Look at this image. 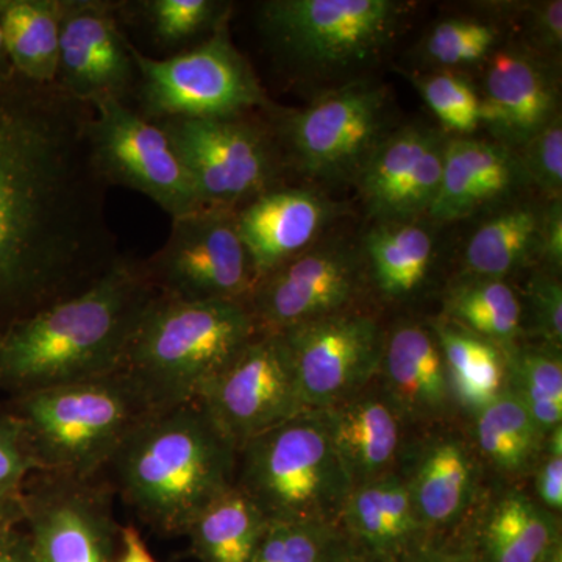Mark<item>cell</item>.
Here are the masks:
<instances>
[{
  "label": "cell",
  "instance_id": "6da1fadb",
  "mask_svg": "<svg viewBox=\"0 0 562 562\" xmlns=\"http://www.w3.org/2000/svg\"><path fill=\"white\" fill-rule=\"evenodd\" d=\"M92 106L14 72L0 81V336L120 261L90 144Z\"/></svg>",
  "mask_w": 562,
  "mask_h": 562
},
{
  "label": "cell",
  "instance_id": "7a4b0ae2",
  "mask_svg": "<svg viewBox=\"0 0 562 562\" xmlns=\"http://www.w3.org/2000/svg\"><path fill=\"white\" fill-rule=\"evenodd\" d=\"M143 262L105 276L0 336V387L27 392L120 372L139 317L157 295Z\"/></svg>",
  "mask_w": 562,
  "mask_h": 562
},
{
  "label": "cell",
  "instance_id": "3957f363",
  "mask_svg": "<svg viewBox=\"0 0 562 562\" xmlns=\"http://www.w3.org/2000/svg\"><path fill=\"white\" fill-rule=\"evenodd\" d=\"M110 464L125 502L161 535L184 536L211 501L236 483L238 447L201 402L150 412Z\"/></svg>",
  "mask_w": 562,
  "mask_h": 562
},
{
  "label": "cell",
  "instance_id": "277c9868",
  "mask_svg": "<svg viewBox=\"0 0 562 562\" xmlns=\"http://www.w3.org/2000/svg\"><path fill=\"white\" fill-rule=\"evenodd\" d=\"M258 335L249 306L157 292L133 331L121 372L151 412L198 402Z\"/></svg>",
  "mask_w": 562,
  "mask_h": 562
},
{
  "label": "cell",
  "instance_id": "5b68a950",
  "mask_svg": "<svg viewBox=\"0 0 562 562\" xmlns=\"http://www.w3.org/2000/svg\"><path fill=\"white\" fill-rule=\"evenodd\" d=\"M151 409L124 372L22 394L18 420L36 469L85 482Z\"/></svg>",
  "mask_w": 562,
  "mask_h": 562
},
{
  "label": "cell",
  "instance_id": "8992f818",
  "mask_svg": "<svg viewBox=\"0 0 562 562\" xmlns=\"http://www.w3.org/2000/svg\"><path fill=\"white\" fill-rule=\"evenodd\" d=\"M236 484L273 520L338 525L353 487L324 413L305 409L238 450Z\"/></svg>",
  "mask_w": 562,
  "mask_h": 562
},
{
  "label": "cell",
  "instance_id": "52a82bcc",
  "mask_svg": "<svg viewBox=\"0 0 562 562\" xmlns=\"http://www.w3.org/2000/svg\"><path fill=\"white\" fill-rule=\"evenodd\" d=\"M138 83L135 109L151 122L173 117H224L268 106L249 63L233 46L228 21L203 43L154 58L133 49Z\"/></svg>",
  "mask_w": 562,
  "mask_h": 562
},
{
  "label": "cell",
  "instance_id": "ba28073f",
  "mask_svg": "<svg viewBox=\"0 0 562 562\" xmlns=\"http://www.w3.org/2000/svg\"><path fill=\"white\" fill-rule=\"evenodd\" d=\"M157 124L171 140L202 206L238 211L277 188L276 143L247 113L173 117Z\"/></svg>",
  "mask_w": 562,
  "mask_h": 562
},
{
  "label": "cell",
  "instance_id": "9c48e42d",
  "mask_svg": "<svg viewBox=\"0 0 562 562\" xmlns=\"http://www.w3.org/2000/svg\"><path fill=\"white\" fill-rule=\"evenodd\" d=\"M144 266L155 290L183 301L249 305L258 284L235 210L201 206L173 217L169 238Z\"/></svg>",
  "mask_w": 562,
  "mask_h": 562
},
{
  "label": "cell",
  "instance_id": "30bf717a",
  "mask_svg": "<svg viewBox=\"0 0 562 562\" xmlns=\"http://www.w3.org/2000/svg\"><path fill=\"white\" fill-rule=\"evenodd\" d=\"M398 5L390 0H271L260 27L273 49L317 68L368 61L394 36Z\"/></svg>",
  "mask_w": 562,
  "mask_h": 562
},
{
  "label": "cell",
  "instance_id": "8fae6325",
  "mask_svg": "<svg viewBox=\"0 0 562 562\" xmlns=\"http://www.w3.org/2000/svg\"><path fill=\"white\" fill-rule=\"evenodd\" d=\"M91 106L92 162L106 187L140 192L171 220L201 209L187 169L157 122L116 99Z\"/></svg>",
  "mask_w": 562,
  "mask_h": 562
},
{
  "label": "cell",
  "instance_id": "7c38bea8",
  "mask_svg": "<svg viewBox=\"0 0 562 562\" xmlns=\"http://www.w3.org/2000/svg\"><path fill=\"white\" fill-rule=\"evenodd\" d=\"M303 408L325 412L360 394L380 372L382 328L364 314L336 313L280 333Z\"/></svg>",
  "mask_w": 562,
  "mask_h": 562
},
{
  "label": "cell",
  "instance_id": "4fadbf2b",
  "mask_svg": "<svg viewBox=\"0 0 562 562\" xmlns=\"http://www.w3.org/2000/svg\"><path fill=\"white\" fill-rule=\"evenodd\" d=\"M198 402L238 450L255 436L305 412L283 336L266 333H258L233 358Z\"/></svg>",
  "mask_w": 562,
  "mask_h": 562
},
{
  "label": "cell",
  "instance_id": "5bb4252c",
  "mask_svg": "<svg viewBox=\"0 0 562 562\" xmlns=\"http://www.w3.org/2000/svg\"><path fill=\"white\" fill-rule=\"evenodd\" d=\"M121 22L117 2L66 0L55 85L69 98L88 105L101 99L131 101L138 68Z\"/></svg>",
  "mask_w": 562,
  "mask_h": 562
},
{
  "label": "cell",
  "instance_id": "9a60e30c",
  "mask_svg": "<svg viewBox=\"0 0 562 562\" xmlns=\"http://www.w3.org/2000/svg\"><path fill=\"white\" fill-rule=\"evenodd\" d=\"M360 268L339 247L303 251L258 281L249 310L258 333L280 335L341 313L357 294Z\"/></svg>",
  "mask_w": 562,
  "mask_h": 562
},
{
  "label": "cell",
  "instance_id": "2e32d148",
  "mask_svg": "<svg viewBox=\"0 0 562 562\" xmlns=\"http://www.w3.org/2000/svg\"><path fill=\"white\" fill-rule=\"evenodd\" d=\"M383 111L382 90L353 87L335 92L286 121L288 149L302 171L344 176L372 154Z\"/></svg>",
  "mask_w": 562,
  "mask_h": 562
},
{
  "label": "cell",
  "instance_id": "e0dca14e",
  "mask_svg": "<svg viewBox=\"0 0 562 562\" xmlns=\"http://www.w3.org/2000/svg\"><path fill=\"white\" fill-rule=\"evenodd\" d=\"M58 484L25 497V522L35 562H114L120 527L101 495L83 482Z\"/></svg>",
  "mask_w": 562,
  "mask_h": 562
},
{
  "label": "cell",
  "instance_id": "ac0fdd59",
  "mask_svg": "<svg viewBox=\"0 0 562 562\" xmlns=\"http://www.w3.org/2000/svg\"><path fill=\"white\" fill-rule=\"evenodd\" d=\"M443 147L438 135L422 128L398 133L375 147L361 180L373 213L397 220L430 210L441 187Z\"/></svg>",
  "mask_w": 562,
  "mask_h": 562
},
{
  "label": "cell",
  "instance_id": "d6986e66",
  "mask_svg": "<svg viewBox=\"0 0 562 562\" xmlns=\"http://www.w3.org/2000/svg\"><path fill=\"white\" fill-rule=\"evenodd\" d=\"M327 221V205L302 188H273L236 211L257 281L308 249Z\"/></svg>",
  "mask_w": 562,
  "mask_h": 562
},
{
  "label": "cell",
  "instance_id": "ffe728a7",
  "mask_svg": "<svg viewBox=\"0 0 562 562\" xmlns=\"http://www.w3.org/2000/svg\"><path fill=\"white\" fill-rule=\"evenodd\" d=\"M380 372L402 419H435L454 402L441 346L419 325H403L387 336Z\"/></svg>",
  "mask_w": 562,
  "mask_h": 562
},
{
  "label": "cell",
  "instance_id": "44dd1931",
  "mask_svg": "<svg viewBox=\"0 0 562 562\" xmlns=\"http://www.w3.org/2000/svg\"><path fill=\"white\" fill-rule=\"evenodd\" d=\"M480 121L509 143L524 144L557 116V95L542 66L519 52L495 55L486 72Z\"/></svg>",
  "mask_w": 562,
  "mask_h": 562
},
{
  "label": "cell",
  "instance_id": "7402d4cb",
  "mask_svg": "<svg viewBox=\"0 0 562 562\" xmlns=\"http://www.w3.org/2000/svg\"><path fill=\"white\" fill-rule=\"evenodd\" d=\"M322 413L353 486L390 475L401 449L402 416L386 394L362 391Z\"/></svg>",
  "mask_w": 562,
  "mask_h": 562
},
{
  "label": "cell",
  "instance_id": "603a6c76",
  "mask_svg": "<svg viewBox=\"0 0 562 562\" xmlns=\"http://www.w3.org/2000/svg\"><path fill=\"white\" fill-rule=\"evenodd\" d=\"M338 527L390 562H406L425 543L405 480L382 476L351 487Z\"/></svg>",
  "mask_w": 562,
  "mask_h": 562
},
{
  "label": "cell",
  "instance_id": "cb8c5ba5",
  "mask_svg": "<svg viewBox=\"0 0 562 562\" xmlns=\"http://www.w3.org/2000/svg\"><path fill=\"white\" fill-rule=\"evenodd\" d=\"M516 171L506 147L486 140H449L443 147L441 187L428 213L441 222L468 216L508 191Z\"/></svg>",
  "mask_w": 562,
  "mask_h": 562
},
{
  "label": "cell",
  "instance_id": "d4e9b609",
  "mask_svg": "<svg viewBox=\"0 0 562 562\" xmlns=\"http://www.w3.org/2000/svg\"><path fill=\"white\" fill-rule=\"evenodd\" d=\"M414 513L425 535L460 522L476 490V464L457 438L431 442L406 482Z\"/></svg>",
  "mask_w": 562,
  "mask_h": 562
},
{
  "label": "cell",
  "instance_id": "484cf974",
  "mask_svg": "<svg viewBox=\"0 0 562 562\" xmlns=\"http://www.w3.org/2000/svg\"><path fill=\"white\" fill-rule=\"evenodd\" d=\"M562 542L557 514L522 492H509L492 506L469 549L473 562H541Z\"/></svg>",
  "mask_w": 562,
  "mask_h": 562
},
{
  "label": "cell",
  "instance_id": "4316f807",
  "mask_svg": "<svg viewBox=\"0 0 562 562\" xmlns=\"http://www.w3.org/2000/svg\"><path fill=\"white\" fill-rule=\"evenodd\" d=\"M66 0H0V32L13 70L41 85L57 80Z\"/></svg>",
  "mask_w": 562,
  "mask_h": 562
},
{
  "label": "cell",
  "instance_id": "83f0119b",
  "mask_svg": "<svg viewBox=\"0 0 562 562\" xmlns=\"http://www.w3.org/2000/svg\"><path fill=\"white\" fill-rule=\"evenodd\" d=\"M269 520L233 484L195 516L184 536L199 562H251Z\"/></svg>",
  "mask_w": 562,
  "mask_h": 562
},
{
  "label": "cell",
  "instance_id": "f1b7e54d",
  "mask_svg": "<svg viewBox=\"0 0 562 562\" xmlns=\"http://www.w3.org/2000/svg\"><path fill=\"white\" fill-rule=\"evenodd\" d=\"M441 346L454 402L472 414L498 397L508 386L505 349L462 328L439 324Z\"/></svg>",
  "mask_w": 562,
  "mask_h": 562
},
{
  "label": "cell",
  "instance_id": "f546056e",
  "mask_svg": "<svg viewBox=\"0 0 562 562\" xmlns=\"http://www.w3.org/2000/svg\"><path fill=\"white\" fill-rule=\"evenodd\" d=\"M475 438L483 457L512 476L535 469L546 441L525 403L508 386L475 414Z\"/></svg>",
  "mask_w": 562,
  "mask_h": 562
},
{
  "label": "cell",
  "instance_id": "4dcf8cb0",
  "mask_svg": "<svg viewBox=\"0 0 562 562\" xmlns=\"http://www.w3.org/2000/svg\"><path fill=\"white\" fill-rule=\"evenodd\" d=\"M117 13L143 25L160 49L176 54L203 43L231 16L228 7L216 0L117 2Z\"/></svg>",
  "mask_w": 562,
  "mask_h": 562
},
{
  "label": "cell",
  "instance_id": "1f68e13d",
  "mask_svg": "<svg viewBox=\"0 0 562 562\" xmlns=\"http://www.w3.org/2000/svg\"><path fill=\"white\" fill-rule=\"evenodd\" d=\"M430 233L419 225H380L366 239L373 277L390 297H406L424 283L432 258Z\"/></svg>",
  "mask_w": 562,
  "mask_h": 562
},
{
  "label": "cell",
  "instance_id": "d6a6232c",
  "mask_svg": "<svg viewBox=\"0 0 562 562\" xmlns=\"http://www.w3.org/2000/svg\"><path fill=\"white\" fill-rule=\"evenodd\" d=\"M541 217L528 206L503 211L484 222L465 247L469 271L479 279L502 280L538 249Z\"/></svg>",
  "mask_w": 562,
  "mask_h": 562
},
{
  "label": "cell",
  "instance_id": "836d02e7",
  "mask_svg": "<svg viewBox=\"0 0 562 562\" xmlns=\"http://www.w3.org/2000/svg\"><path fill=\"white\" fill-rule=\"evenodd\" d=\"M446 306L462 330H471L502 349L512 346L520 333L522 305L502 280L476 277L457 284L447 295Z\"/></svg>",
  "mask_w": 562,
  "mask_h": 562
},
{
  "label": "cell",
  "instance_id": "e575fe53",
  "mask_svg": "<svg viewBox=\"0 0 562 562\" xmlns=\"http://www.w3.org/2000/svg\"><path fill=\"white\" fill-rule=\"evenodd\" d=\"M506 369L509 390L519 395L543 436L561 427V350L550 347L512 349L506 353Z\"/></svg>",
  "mask_w": 562,
  "mask_h": 562
},
{
  "label": "cell",
  "instance_id": "d590c367",
  "mask_svg": "<svg viewBox=\"0 0 562 562\" xmlns=\"http://www.w3.org/2000/svg\"><path fill=\"white\" fill-rule=\"evenodd\" d=\"M336 530V524L273 520L251 562H321Z\"/></svg>",
  "mask_w": 562,
  "mask_h": 562
},
{
  "label": "cell",
  "instance_id": "8d00e7d4",
  "mask_svg": "<svg viewBox=\"0 0 562 562\" xmlns=\"http://www.w3.org/2000/svg\"><path fill=\"white\" fill-rule=\"evenodd\" d=\"M416 81L425 102L443 125L458 133H471L479 127L482 102L469 81L452 72L420 77Z\"/></svg>",
  "mask_w": 562,
  "mask_h": 562
},
{
  "label": "cell",
  "instance_id": "74e56055",
  "mask_svg": "<svg viewBox=\"0 0 562 562\" xmlns=\"http://www.w3.org/2000/svg\"><path fill=\"white\" fill-rule=\"evenodd\" d=\"M495 36V29L482 22L443 21L428 36L425 50L439 65H465L483 58L494 46Z\"/></svg>",
  "mask_w": 562,
  "mask_h": 562
},
{
  "label": "cell",
  "instance_id": "f35d334b",
  "mask_svg": "<svg viewBox=\"0 0 562 562\" xmlns=\"http://www.w3.org/2000/svg\"><path fill=\"white\" fill-rule=\"evenodd\" d=\"M525 176L550 192L554 199L561 198L562 188V127L560 116H554L541 132L524 144L522 161L519 162Z\"/></svg>",
  "mask_w": 562,
  "mask_h": 562
},
{
  "label": "cell",
  "instance_id": "ab89813d",
  "mask_svg": "<svg viewBox=\"0 0 562 562\" xmlns=\"http://www.w3.org/2000/svg\"><path fill=\"white\" fill-rule=\"evenodd\" d=\"M32 471L36 464L21 422L16 416H0V498L20 494Z\"/></svg>",
  "mask_w": 562,
  "mask_h": 562
},
{
  "label": "cell",
  "instance_id": "60d3db41",
  "mask_svg": "<svg viewBox=\"0 0 562 562\" xmlns=\"http://www.w3.org/2000/svg\"><path fill=\"white\" fill-rule=\"evenodd\" d=\"M532 330L550 349L561 350L562 344V286L553 277L539 273L528 281Z\"/></svg>",
  "mask_w": 562,
  "mask_h": 562
},
{
  "label": "cell",
  "instance_id": "b9f144b4",
  "mask_svg": "<svg viewBox=\"0 0 562 562\" xmlns=\"http://www.w3.org/2000/svg\"><path fill=\"white\" fill-rule=\"evenodd\" d=\"M538 503L554 514L562 509V425L546 436L541 457L535 465Z\"/></svg>",
  "mask_w": 562,
  "mask_h": 562
},
{
  "label": "cell",
  "instance_id": "7bdbcfd3",
  "mask_svg": "<svg viewBox=\"0 0 562 562\" xmlns=\"http://www.w3.org/2000/svg\"><path fill=\"white\" fill-rule=\"evenodd\" d=\"M538 249L543 260L560 269L562 265V209L561 198L543 214L539 225Z\"/></svg>",
  "mask_w": 562,
  "mask_h": 562
},
{
  "label": "cell",
  "instance_id": "ee69618b",
  "mask_svg": "<svg viewBox=\"0 0 562 562\" xmlns=\"http://www.w3.org/2000/svg\"><path fill=\"white\" fill-rule=\"evenodd\" d=\"M532 32L547 49H560L562 41L561 0L541 3L532 10Z\"/></svg>",
  "mask_w": 562,
  "mask_h": 562
},
{
  "label": "cell",
  "instance_id": "f6af8a7d",
  "mask_svg": "<svg viewBox=\"0 0 562 562\" xmlns=\"http://www.w3.org/2000/svg\"><path fill=\"white\" fill-rule=\"evenodd\" d=\"M321 562H390L355 541L338 527Z\"/></svg>",
  "mask_w": 562,
  "mask_h": 562
},
{
  "label": "cell",
  "instance_id": "bcb514c9",
  "mask_svg": "<svg viewBox=\"0 0 562 562\" xmlns=\"http://www.w3.org/2000/svg\"><path fill=\"white\" fill-rule=\"evenodd\" d=\"M114 562H158L147 549L138 528L133 525L120 527V546Z\"/></svg>",
  "mask_w": 562,
  "mask_h": 562
},
{
  "label": "cell",
  "instance_id": "7dc6e473",
  "mask_svg": "<svg viewBox=\"0 0 562 562\" xmlns=\"http://www.w3.org/2000/svg\"><path fill=\"white\" fill-rule=\"evenodd\" d=\"M0 562H35L27 532L14 530L0 539Z\"/></svg>",
  "mask_w": 562,
  "mask_h": 562
},
{
  "label": "cell",
  "instance_id": "c3c4849f",
  "mask_svg": "<svg viewBox=\"0 0 562 562\" xmlns=\"http://www.w3.org/2000/svg\"><path fill=\"white\" fill-rule=\"evenodd\" d=\"M22 522H25L24 495L20 492V494L0 498V539L18 530V525Z\"/></svg>",
  "mask_w": 562,
  "mask_h": 562
},
{
  "label": "cell",
  "instance_id": "681fc988",
  "mask_svg": "<svg viewBox=\"0 0 562 562\" xmlns=\"http://www.w3.org/2000/svg\"><path fill=\"white\" fill-rule=\"evenodd\" d=\"M406 562H473L462 549H446L425 542Z\"/></svg>",
  "mask_w": 562,
  "mask_h": 562
},
{
  "label": "cell",
  "instance_id": "f907efd6",
  "mask_svg": "<svg viewBox=\"0 0 562 562\" xmlns=\"http://www.w3.org/2000/svg\"><path fill=\"white\" fill-rule=\"evenodd\" d=\"M13 66L7 55L5 46H3L2 32H0V81L10 79L13 76Z\"/></svg>",
  "mask_w": 562,
  "mask_h": 562
},
{
  "label": "cell",
  "instance_id": "816d5d0a",
  "mask_svg": "<svg viewBox=\"0 0 562 562\" xmlns=\"http://www.w3.org/2000/svg\"><path fill=\"white\" fill-rule=\"evenodd\" d=\"M541 562H562V542L557 543Z\"/></svg>",
  "mask_w": 562,
  "mask_h": 562
}]
</instances>
